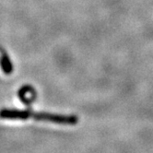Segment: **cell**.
Instances as JSON below:
<instances>
[{"instance_id":"1","label":"cell","mask_w":153,"mask_h":153,"mask_svg":"<svg viewBox=\"0 0 153 153\" xmlns=\"http://www.w3.org/2000/svg\"><path fill=\"white\" fill-rule=\"evenodd\" d=\"M31 118L37 121H46L52 122L59 125H76L79 122V117L76 115H61L56 114H51L45 112L40 113H32Z\"/></svg>"},{"instance_id":"2","label":"cell","mask_w":153,"mask_h":153,"mask_svg":"<svg viewBox=\"0 0 153 153\" xmlns=\"http://www.w3.org/2000/svg\"><path fill=\"white\" fill-rule=\"evenodd\" d=\"M32 112L30 109L18 110V109H2L0 110V118L9 120H27L31 118Z\"/></svg>"},{"instance_id":"3","label":"cell","mask_w":153,"mask_h":153,"mask_svg":"<svg viewBox=\"0 0 153 153\" xmlns=\"http://www.w3.org/2000/svg\"><path fill=\"white\" fill-rule=\"evenodd\" d=\"M18 96L21 102H23L24 104L29 106L34 102L37 95L33 87H31L30 85H25L19 90Z\"/></svg>"},{"instance_id":"4","label":"cell","mask_w":153,"mask_h":153,"mask_svg":"<svg viewBox=\"0 0 153 153\" xmlns=\"http://www.w3.org/2000/svg\"><path fill=\"white\" fill-rule=\"evenodd\" d=\"M0 65L6 75H10L13 71V65L7 53H3L0 57Z\"/></svg>"}]
</instances>
